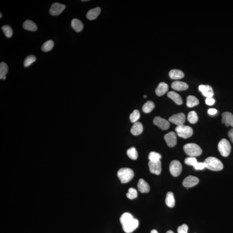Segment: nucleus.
I'll use <instances>...</instances> for the list:
<instances>
[{"label": "nucleus", "instance_id": "nucleus-1", "mask_svg": "<svg viewBox=\"0 0 233 233\" xmlns=\"http://www.w3.org/2000/svg\"><path fill=\"white\" fill-rule=\"evenodd\" d=\"M120 223L125 232L130 233L135 230L139 226V221L135 219L129 213L126 212L120 217Z\"/></svg>", "mask_w": 233, "mask_h": 233}, {"label": "nucleus", "instance_id": "nucleus-2", "mask_svg": "<svg viewBox=\"0 0 233 233\" xmlns=\"http://www.w3.org/2000/svg\"><path fill=\"white\" fill-rule=\"evenodd\" d=\"M204 163L206 165V168L213 171H219L223 168V165L221 161L216 158L209 157L205 160Z\"/></svg>", "mask_w": 233, "mask_h": 233}, {"label": "nucleus", "instance_id": "nucleus-3", "mask_svg": "<svg viewBox=\"0 0 233 233\" xmlns=\"http://www.w3.org/2000/svg\"><path fill=\"white\" fill-rule=\"evenodd\" d=\"M117 175L121 183H127L132 179L134 174L131 169L125 167L120 169Z\"/></svg>", "mask_w": 233, "mask_h": 233}, {"label": "nucleus", "instance_id": "nucleus-4", "mask_svg": "<svg viewBox=\"0 0 233 233\" xmlns=\"http://www.w3.org/2000/svg\"><path fill=\"white\" fill-rule=\"evenodd\" d=\"M183 150L187 155L190 157H196L201 155L202 150L201 148L195 143H188L184 145L183 147Z\"/></svg>", "mask_w": 233, "mask_h": 233}, {"label": "nucleus", "instance_id": "nucleus-5", "mask_svg": "<svg viewBox=\"0 0 233 233\" xmlns=\"http://www.w3.org/2000/svg\"><path fill=\"white\" fill-rule=\"evenodd\" d=\"M178 137L184 139H187L192 136L193 134V129L189 126L181 125L177 126L175 128Z\"/></svg>", "mask_w": 233, "mask_h": 233}, {"label": "nucleus", "instance_id": "nucleus-6", "mask_svg": "<svg viewBox=\"0 0 233 233\" xmlns=\"http://www.w3.org/2000/svg\"><path fill=\"white\" fill-rule=\"evenodd\" d=\"M218 149L220 154L223 157H228L230 154L231 147L230 143L227 139H223L219 142Z\"/></svg>", "mask_w": 233, "mask_h": 233}, {"label": "nucleus", "instance_id": "nucleus-7", "mask_svg": "<svg viewBox=\"0 0 233 233\" xmlns=\"http://www.w3.org/2000/svg\"><path fill=\"white\" fill-rule=\"evenodd\" d=\"M169 170L172 176L174 177L179 176L182 171V165L179 161H172L170 164Z\"/></svg>", "mask_w": 233, "mask_h": 233}, {"label": "nucleus", "instance_id": "nucleus-8", "mask_svg": "<svg viewBox=\"0 0 233 233\" xmlns=\"http://www.w3.org/2000/svg\"><path fill=\"white\" fill-rule=\"evenodd\" d=\"M185 115L183 113H180L173 115L170 117L169 120L170 122L178 126L183 125L185 122Z\"/></svg>", "mask_w": 233, "mask_h": 233}, {"label": "nucleus", "instance_id": "nucleus-9", "mask_svg": "<svg viewBox=\"0 0 233 233\" xmlns=\"http://www.w3.org/2000/svg\"><path fill=\"white\" fill-rule=\"evenodd\" d=\"M65 8L66 7L64 4L59 3H54L50 8L49 13L52 16H58L62 13Z\"/></svg>", "mask_w": 233, "mask_h": 233}, {"label": "nucleus", "instance_id": "nucleus-10", "mask_svg": "<svg viewBox=\"0 0 233 233\" xmlns=\"http://www.w3.org/2000/svg\"><path fill=\"white\" fill-rule=\"evenodd\" d=\"M153 123L163 130H167L169 128L170 123L169 121L161 117H155L153 120Z\"/></svg>", "mask_w": 233, "mask_h": 233}, {"label": "nucleus", "instance_id": "nucleus-11", "mask_svg": "<svg viewBox=\"0 0 233 233\" xmlns=\"http://www.w3.org/2000/svg\"><path fill=\"white\" fill-rule=\"evenodd\" d=\"M148 167L149 170L152 173L159 175L161 174L162 171V166H161V162L160 160L157 162H153L149 161L148 163Z\"/></svg>", "mask_w": 233, "mask_h": 233}, {"label": "nucleus", "instance_id": "nucleus-12", "mask_svg": "<svg viewBox=\"0 0 233 233\" xmlns=\"http://www.w3.org/2000/svg\"><path fill=\"white\" fill-rule=\"evenodd\" d=\"M164 139L169 147H174L177 144V140L176 133L174 132H170L165 135Z\"/></svg>", "mask_w": 233, "mask_h": 233}, {"label": "nucleus", "instance_id": "nucleus-13", "mask_svg": "<svg viewBox=\"0 0 233 233\" xmlns=\"http://www.w3.org/2000/svg\"><path fill=\"white\" fill-rule=\"evenodd\" d=\"M199 182V179L197 177L190 175L183 180V185L185 187H192L197 185Z\"/></svg>", "mask_w": 233, "mask_h": 233}, {"label": "nucleus", "instance_id": "nucleus-14", "mask_svg": "<svg viewBox=\"0 0 233 233\" xmlns=\"http://www.w3.org/2000/svg\"><path fill=\"white\" fill-rule=\"evenodd\" d=\"M199 90L202 93L204 96L207 98H212L214 95V92L212 87L209 85H201L199 86Z\"/></svg>", "mask_w": 233, "mask_h": 233}, {"label": "nucleus", "instance_id": "nucleus-15", "mask_svg": "<svg viewBox=\"0 0 233 233\" xmlns=\"http://www.w3.org/2000/svg\"><path fill=\"white\" fill-rule=\"evenodd\" d=\"M222 124H225L226 127L229 126L233 128V114L229 112H225L222 114Z\"/></svg>", "mask_w": 233, "mask_h": 233}, {"label": "nucleus", "instance_id": "nucleus-16", "mask_svg": "<svg viewBox=\"0 0 233 233\" xmlns=\"http://www.w3.org/2000/svg\"><path fill=\"white\" fill-rule=\"evenodd\" d=\"M188 85L185 82L176 81L173 82L172 84V88L176 91L186 90L188 88Z\"/></svg>", "mask_w": 233, "mask_h": 233}, {"label": "nucleus", "instance_id": "nucleus-17", "mask_svg": "<svg viewBox=\"0 0 233 233\" xmlns=\"http://www.w3.org/2000/svg\"><path fill=\"white\" fill-rule=\"evenodd\" d=\"M168 90V85L165 82H161L155 90V93L158 96H161L165 94Z\"/></svg>", "mask_w": 233, "mask_h": 233}, {"label": "nucleus", "instance_id": "nucleus-18", "mask_svg": "<svg viewBox=\"0 0 233 233\" xmlns=\"http://www.w3.org/2000/svg\"><path fill=\"white\" fill-rule=\"evenodd\" d=\"M137 187L139 191L142 193L148 192L150 191V187L144 180L140 179L138 181Z\"/></svg>", "mask_w": 233, "mask_h": 233}, {"label": "nucleus", "instance_id": "nucleus-19", "mask_svg": "<svg viewBox=\"0 0 233 233\" xmlns=\"http://www.w3.org/2000/svg\"><path fill=\"white\" fill-rule=\"evenodd\" d=\"M101 10L100 7H97L90 10L86 14V17L89 20L96 19L101 13Z\"/></svg>", "mask_w": 233, "mask_h": 233}, {"label": "nucleus", "instance_id": "nucleus-20", "mask_svg": "<svg viewBox=\"0 0 233 233\" xmlns=\"http://www.w3.org/2000/svg\"><path fill=\"white\" fill-rule=\"evenodd\" d=\"M143 129V128L142 124L140 122H137L134 123L130 131L132 134L134 136H138L142 133Z\"/></svg>", "mask_w": 233, "mask_h": 233}, {"label": "nucleus", "instance_id": "nucleus-21", "mask_svg": "<svg viewBox=\"0 0 233 233\" xmlns=\"http://www.w3.org/2000/svg\"><path fill=\"white\" fill-rule=\"evenodd\" d=\"M169 76L172 79L179 80L184 77V74L182 71L179 70L174 69L169 72Z\"/></svg>", "mask_w": 233, "mask_h": 233}, {"label": "nucleus", "instance_id": "nucleus-22", "mask_svg": "<svg viewBox=\"0 0 233 233\" xmlns=\"http://www.w3.org/2000/svg\"><path fill=\"white\" fill-rule=\"evenodd\" d=\"M167 95L178 105H181L183 103V101L181 96L176 92L170 91L167 93Z\"/></svg>", "mask_w": 233, "mask_h": 233}, {"label": "nucleus", "instance_id": "nucleus-23", "mask_svg": "<svg viewBox=\"0 0 233 233\" xmlns=\"http://www.w3.org/2000/svg\"><path fill=\"white\" fill-rule=\"evenodd\" d=\"M71 26L76 32H79L83 30L84 26L81 21L77 19H73Z\"/></svg>", "mask_w": 233, "mask_h": 233}, {"label": "nucleus", "instance_id": "nucleus-24", "mask_svg": "<svg viewBox=\"0 0 233 233\" xmlns=\"http://www.w3.org/2000/svg\"><path fill=\"white\" fill-rule=\"evenodd\" d=\"M165 203L167 206L170 208H173L174 206L175 202L173 192H169L167 193Z\"/></svg>", "mask_w": 233, "mask_h": 233}, {"label": "nucleus", "instance_id": "nucleus-25", "mask_svg": "<svg viewBox=\"0 0 233 233\" xmlns=\"http://www.w3.org/2000/svg\"><path fill=\"white\" fill-rule=\"evenodd\" d=\"M23 27L29 31H36L37 30V26L36 23L31 20H27L23 23Z\"/></svg>", "mask_w": 233, "mask_h": 233}, {"label": "nucleus", "instance_id": "nucleus-26", "mask_svg": "<svg viewBox=\"0 0 233 233\" xmlns=\"http://www.w3.org/2000/svg\"><path fill=\"white\" fill-rule=\"evenodd\" d=\"M199 100L195 96L189 95L187 99V105L188 107L192 108L199 104Z\"/></svg>", "mask_w": 233, "mask_h": 233}, {"label": "nucleus", "instance_id": "nucleus-27", "mask_svg": "<svg viewBox=\"0 0 233 233\" xmlns=\"http://www.w3.org/2000/svg\"><path fill=\"white\" fill-rule=\"evenodd\" d=\"M155 107V104L152 101H148L143 105V111L145 113H150Z\"/></svg>", "mask_w": 233, "mask_h": 233}, {"label": "nucleus", "instance_id": "nucleus-28", "mask_svg": "<svg viewBox=\"0 0 233 233\" xmlns=\"http://www.w3.org/2000/svg\"><path fill=\"white\" fill-rule=\"evenodd\" d=\"M8 71V67L6 63L2 62L0 64V79L3 80L6 77Z\"/></svg>", "mask_w": 233, "mask_h": 233}, {"label": "nucleus", "instance_id": "nucleus-29", "mask_svg": "<svg viewBox=\"0 0 233 233\" xmlns=\"http://www.w3.org/2000/svg\"><path fill=\"white\" fill-rule=\"evenodd\" d=\"M54 46L53 41L51 40H48L45 42L41 46V49L42 51L48 52L52 49Z\"/></svg>", "mask_w": 233, "mask_h": 233}, {"label": "nucleus", "instance_id": "nucleus-30", "mask_svg": "<svg viewBox=\"0 0 233 233\" xmlns=\"http://www.w3.org/2000/svg\"><path fill=\"white\" fill-rule=\"evenodd\" d=\"M187 120L190 123L194 124L198 121V117L196 112L191 111L189 112L187 115Z\"/></svg>", "mask_w": 233, "mask_h": 233}, {"label": "nucleus", "instance_id": "nucleus-31", "mask_svg": "<svg viewBox=\"0 0 233 233\" xmlns=\"http://www.w3.org/2000/svg\"><path fill=\"white\" fill-rule=\"evenodd\" d=\"M127 155L129 158L133 160H136L138 158V153L134 147H131L127 150Z\"/></svg>", "mask_w": 233, "mask_h": 233}, {"label": "nucleus", "instance_id": "nucleus-32", "mask_svg": "<svg viewBox=\"0 0 233 233\" xmlns=\"http://www.w3.org/2000/svg\"><path fill=\"white\" fill-rule=\"evenodd\" d=\"M2 31L5 35L6 36L7 38H11L13 35V31L12 28L9 26H3L2 28Z\"/></svg>", "mask_w": 233, "mask_h": 233}, {"label": "nucleus", "instance_id": "nucleus-33", "mask_svg": "<svg viewBox=\"0 0 233 233\" xmlns=\"http://www.w3.org/2000/svg\"><path fill=\"white\" fill-rule=\"evenodd\" d=\"M140 118V113L138 110H135L129 116V119L133 123L137 122V120Z\"/></svg>", "mask_w": 233, "mask_h": 233}, {"label": "nucleus", "instance_id": "nucleus-34", "mask_svg": "<svg viewBox=\"0 0 233 233\" xmlns=\"http://www.w3.org/2000/svg\"><path fill=\"white\" fill-rule=\"evenodd\" d=\"M36 57L33 55L28 56L25 59L24 61V66L27 67L30 66L33 62L36 61Z\"/></svg>", "mask_w": 233, "mask_h": 233}, {"label": "nucleus", "instance_id": "nucleus-35", "mask_svg": "<svg viewBox=\"0 0 233 233\" xmlns=\"http://www.w3.org/2000/svg\"><path fill=\"white\" fill-rule=\"evenodd\" d=\"M162 158V155L158 153L155 152H152L148 155V159L150 161L153 162H157L159 161Z\"/></svg>", "mask_w": 233, "mask_h": 233}, {"label": "nucleus", "instance_id": "nucleus-36", "mask_svg": "<svg viewBox=\"0 0 233 233\" xmlns=\"http://www.w3.org/2000/svg\"><path fill=\"white\" fill-rule=\"evenodd\" d=\"M137 191L133 188H130L128 190V192L126 194L127 197L130 200H133L137 197Z\"/></svg>", "mask_w": 233, "mask_h": 233}, {"label": "nucleus", "instance_id": "nucleus-37", "mask_svg": "<svg viewBox=\"0 0 233 233\" xmlns=\"http://www.w3.org/2000/svg\"><path fill=\"white\" fill-rule=\"evenodd\" d=\"M187 165L194 166L198 163L197 158L195 157H189L187 158L184 161Z\"/></svg>", "mask_w": 233, "mask_h": 233}, {"label": "nucleus", "instance_id": "nucleus-38", "mask_svg": "<svg viewBox=\"0 0 233 233\" xmlns=\"http://www.w3.org/2000/svg\"><path fill=\"white\" fill-rule=\"evenodd\" d=\"M188 227L186 224H183L177 228V233H187Z\"/></svg>", "mask_w": 233, "mask_h": 233}, {"label": "nucleus", "instance_id": "nucleus-39", "mask_svg": "<svg viewBox=\"0 0 233 233\" xmlns=\"http://www.w3.org/2000/svg\"><path fill=\"white\" fill-rule=\"evenodd\" d=\"M193 167L197 170H202L206 168V165L204 162L203 163H198V162L196 165L193 166Z\"/></svg>", "mask_w": 233, "mask_h": 233}, {"label": "nucleus", "instance_id": "nucleus-40", "mask_svg": "<svg viewBox=\"0 0 233 233\" xmlns=\"http://www.w3.org/2000/svg\"><path fill=\"white\" fill-rule=\"evenodd\" d=\"M215 100L212 98H207L206 100V104L208 105H212L214 104Z\"/></svg>", "mask_w": 233, "mask_h": 233}, {"label": "nucleus", "instance_id": "nucleus-41", "mask_svg": "<svg viewBox=\"0 0 233 233\" xmlns=\"http://www.w3.org/2000/svg\"><path fill=\"white\" fill-rule=\"evenodd\" d=\"M228 135L231 142L233 143V128L228 132Z\"/></svg>", "mask_w": 233, "mask_h": 233}, {"label": "nucleus", "instance_id": "nucleus-42", "mask_svg": "<svg viewBox=\"0 0 233 233\" xmlns=\"http://www.w3.org/2000/svg\"><path fill=\"white\" fill-rule=\"evenodd\" d=\"M208 112L209 114L214 115L217 113V111L216 109H210L208 110Z\"/></svg>", "mask_w": 233, "mask_h": 233}, {"label": "nucleus", "instance_id": "nucleus-43", "mask_svg": "<svg viewBox=\"0 0 233 233\" xmlns=\"http://www.w3.org/2000/svg\"><path fill=\"white\" fill-rule=\"evenodd\" d=\"M151 233H158V232L156 230H153L151 231Z\"/></svg>", "mask_w": 233, "mask_h": 233}, {"label": "nucleus", "instance_id": "nucleus-44", "mask_svg": "<svg viewBox=\"0 0 233 233\" xmlns=\"http://www.w3.org/2000/svg\"><path fill=\"white\" fill-rule=\"evenodd\" d=\"M166 233H174V232L173 231H172L169 230Z\"/></svg>", "mask_w": 233, "mask_h": 233}, {"label": "nucleus", "instance_id": "nucleus-45", "mask_svg": "<svg viewBox=\"0 0 233 233\" xmlns=\"http://www.w3.org/2000/svg\"><path fill=\"white\" fill-rule=\"evenodd\" d=\"M81 1L82 2H88V1H89L88 0H84V1H83V0H82Z\"/></svg>", "mask_w": 233, "mask_h": 233}, {"label": "nucleus", "instance_id": "nucleus-46", "mask_svg": "<svg viewBox=\"0 0 233 233\" xmlns=\"http://www.w3.org/2000/svg\"><path fill=\"white\" fill-rule=\"evenodd\" d=\"M2 13H0V18H1L2 17Z\"/></svg>", "mask_w": 233, "mask_h": 233}, {"label": "nucleus", "instance_id": "nucleus-47", "mask_svg": "<svg viewBox=\"0 0 233 233\" xmlns=\"http://www.w3.org/2000/svg\"><path fill=\"white\" fill-rule=\"evenodd\" d=\"M143 97H144V98H146V97H147V96H146V95H144V96H143Z\"/></svg>", "mask_w": 233, "mask_h": 233}]
</instances>
